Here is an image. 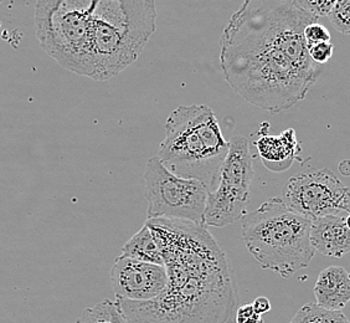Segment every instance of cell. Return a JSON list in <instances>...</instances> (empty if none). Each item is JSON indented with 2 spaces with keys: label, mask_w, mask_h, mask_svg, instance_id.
Segmentation results:
<instances>
[{
  "label": "cell",
  "mask_w": 350,
  "mask_h": 323,
  "mask_svg": "<svg viewBox=\"0 0 350 323\" xmlns=\"http://www.w3.org/2000/svg\"><path fill=\"white\" fill-rule=\"evenodd\" d=\"M317 21L297 0H247L220 39V68L245 101L280 114L304 100L319 76L304 29Z\"/></svg>",
  "instance_id": "1"
},
{
  "label": "cell",
  "mask_w": 350,
  "mask_h": 323,
  "mask_svg": "<svg viewBox=\"0 0 350 323\" xmlns=\"http://www.w3.org/2000/svg\"><path fill=\"white\" fill-rule=\"evenodd\" d=\"M162 251L168 283L150 301L116 298L129 323H235L237 294L225 253L194 222H146Z\"/></svg>",
  "instance_id": "2"
},
{
  "label": "cell",
  "mask_w": 350,
  "mask_h": 323,
  "mask_svg": "<svg viewBox=\"0 0 350 323\" xmlns=\"http://www.w3.org/2000/svg\"><path fill=\"white\" fill-rule=\"evenodd\" d=\"M165 137L158 158L173 175L202 182L209 193L217 187L229 142L213 108L206 105L179 106L165 122Z\"/></svg>",
  "instance_id": "3"
},
{
  "label": "cell",
  "mask_w": 350,
  "mask_h": 323,
  "mask_svg": "<svg viewBox=\"0 0 350 323\" xmlns=\"http://www.w3.org/2000/svg\"><path fill=\"white\" fill-rule=\"evenodd\" d=\"M155 29L153 0H96L92 12L94 80H109L131 66Z\"/></svg>",
  "instance_id": "4"
},
{
  "label": "cell",
  "mask_w": 350,
  "mask_h": 323,
  "mask_svg": "<svg viewBox=\"0 0 350 323\" xmlns=\"http://www.w3.org/2000/svg\"><path fill=\"white\" fill-rule=\"evenodd\" d=\"M312 220L288 208L282 198H271L243 218L241 233L250 254L262 269L290 279L310 265Z\"/></svg>",
  "instance_id": "5"
},
{
  "label": "cell",
  "mask_w": 350,
  "mask_h": 323,
  "mask_svg": "<svg viewBox=\"0 0 350 323\" xmlns=\"http://www.w3.org/2000/svg\"><path fill=\"white\" fill-rule=\"evenodd\" d=\"M96 0H39L35 35L61 68L94 80L92 12Z\"/></svg>",
  "instance_id": "6"
},
{
  "label": "cell",
  "mask_w": 350,
  "mask_h": 323,
  "mask_svg": "<svg viewBox=\"0 0 350 323\" xmlns=\"http://www.w3.org/2000/svg\"><path fill=\"white\" fill-rule=\"evenodd\" d=\"M148 220L174 219L205 225L209 190L196 179L173 175L158 155L150 157L144 172Z\"/></svg>",
  "instance_id": "7"
},
{
  "label": "cell",
  "mask_w": 350,
  "mask_h": 323,
  "mask_svg": "<svg viewBox=\"0 0 350 323\" xmlns=\"http://www.w3.org/2000/svg\"><path fill=\"white\" fill-rule=\"evenodd\" d=\"M254 163L247 138L235 135L229 142V152L222 163L217 187L210 193L205 225L222 228L243 220L247 214Z\"/></svg>",
  "instance_id": "8"
},
{
  "label": "cell",
  "mask_w": 350,
  "mask_h": 323,
  "mask_svg": "<svg viewBox=\"0 0 350 323\" xmlns=\"http://www.w3.org/2000/svg\"><path fill=\"white\" fill-rule=\"evenodd\" d=\"M282 199L288 208L310 220L350 214V188L328 168L307 169L291 177Z\"/></svg>",
  "instance_id": "9"
},
{
  "label": "cell",
  "mask_w": 350,
  "mask_h": 323,
  "mask_svg": "<svg viewBox=\"0 0 350 323\" xmlns=\"http://www.w3.org/2000/svg\"><path fill=\"white\" fill-rule=\"evenodd\" d=\"M109 277L116 298L137 302L159 296L168 283L165 266L142 263L122 255L116 257Z\"/></svg>",
  "instance_id": "10"
},
{
  "label": "cell",
  "mask_w": 350,
  "mask_h": 323,
  "mask_svg": "<svg viewBox=\"0 0 350 323\" xmlns=\"http://www.w3.org/2000/svg\"><path fill=\"white\" fill-rule=\"evenodd\" d=\"M310 244L317 253L340 259L350 253V230L345 216H327L312 220Z\"/></svg>",
  "instance_id": "11"
},
{
  "label": "cell",
  "mask_w": 350,
  "mask_h": 323,
  "mask_svg": "<svg viewBox=\"0 0 350 323\" xmlns=\"http://www.w3.org/2000/svg\"><path fill=\"white\" fill-rule=\"evenodd\" d=\"M257 153L266 168L282 173L290 168L299 152L296 131L288 128L281 135H271L265 131L256 141Z\"/></svg>",
  "instance_id": "12"
},
{
  "label": "cell",
  "mask_w": 350,
  "mask_h": 323,
  "mask_svg": "<svg viewBox=\"0 0 350 323\" xmlns=\"http://www.w3.org/2000/svg\"><path fill=\"white\" fill-rule=\"evenodd\" d=\"M317 305L325 310L342 311L350 302V272L342 266L324 269L314 285Z\"/></svg>",
  "instance_id": "13"
},
{
  "label": "cell",
  "mask_w": 350,
  "mask_h": 323,
  "mask_svg": "<svg viewBox=\"0 0 350 323\" xmlns=\"http://www.w3.org/2000/svg\"><path fill=\"white\" fill-rule=\"evenodd\" d=\"M122 256L135 259L142 263L164 266L161 248L147 224H144L142 229L123 245Z\"/></svg>",
  "instance_id": "14"
},
{
  "label": "cell",
  "mask_w": 350,
  "mask_h": 323,
  "mask_svg": "<svg viewBox=\"0 0 350 323\" xmlns=\"http://www.w3.org/2000/svg\"><path fill=\"white\" fill-rule=\"evenodd\" d=\"M76 323H129L117 301L105 298L94 307L82 311Z\"/></svg>",
  "instance_id": "15"
},
{
  "label": "cell",
  "mask_w": 350,
  "mask_h": 323,
  "mask_svg": "<svg viewBox=\"0 0 350 323\" xmlns=\"http://www.w3.org/2000/svg\"><path fill=\"white\" fill-rule=\"evenodd\" d=\"M290 323H350L342 311L325 310L317 303L302 306Z\"/></svg>",
  "instance_id": "16"
},
{
  "label": "cell",
  "mask_w": 350,
  "mask_h": 323,
  "mask_svg": "<svg viewBox=\"0 0 350 323\" xmlns=\"http://www.w3.org/2000/svg\"><path fill=\"white\" fill-rule=\"evenodd\" d=\"M330 24L342 33L350 34V0H338L329 14Z\"/></svg>",
  "instance_id": "17"
},
{
  "label": "cell",
  "mask_w": 350,
  "mask_h": 323,
  "mask_svg": "<svg viewBox=\"0 0 350 323\" xmlns=\"http://www.w3.org/2000/svg\"><path fill=\"white\" fill-rule=\"evenodd\" d=\"M304 40L307 42L308 49L321 42H330L329 30L317 21L310 23L304 29Z\"/></svg>",
  "instance_id": "18"
},
{
  "label": "cell",
  "mask_w": 350,
  "mask_h": 323,
  "mask_svg": "<svg viewBox=\"0 0 350 323\" xmlns=\"http://www.w3.org/2000/svg\"><path fill=\"white\" fill-rule=\"evenodd\" d=\"M298 5L304 8L306 12L312 14L314 18H322V16H329L332 9L334 7L336 1L332 0H297Z\"/></svg>",
  "instance_id": "19"
},
{
  "label": "cell",
  "mask_w": 350,
  "mask_h": 323,
  "mask_svg": "<svg viewBox=\"0 0 350 323\" xmlns=\"http://www.w3.org/2000/svg\"><path fill=\"white\" fill-rule=\"evenodd\" d=\"M310 59L317 65H323L330 60L334 53V47L332 42H321L308 49Z\"/></svg>",
  "instance_id": "20"
},
{
  "label": "cell",
  "mask_w": 350,
  "mask_h": 323,
  "mask_svg": "<svg viewBox=\"0 0 350 323\" xmlns=\"http://www.w3.org/2000/svg\"><path fill=\"white\" fill-rule=\"evenodd\" d=\"M262 316L258 315L252 303L243 305L236 311L235 323H262Z\"/></svg>",
  "instance_id": "21"
},
{
  "label": "cell",
  "mask_w": 350,
  "mask_h": 323,
  "mask_svg": "<svg viewBox=\"0 0 350 323\" xmlns=\"http://www.w3.org/2000/svg\"><path fill=\"white\" fill-rule=\"evenodd\" d=\"M252 306H254V309H255L257 313L261 315V316L271 311V302H269V300L267 297H257L256 300L252 303Z\"/></svg>",
  "instance_id": "22"
},
{
  "label": "cell",
  "mask_w": 350,
  "mask_h": 323,
  "mask_svg": "<svg viewBox=\"0 0 350 323\" xmlns=\"http://www.w3.org/2000/svg\"><path fill=\"white\" fill-rule=\"evenodd\" d=\"M345 225H347V227H348V229L350 230V214L345 216Z\"/></svg>",
  "instance_id": "23"
},
{
  "label": "cell",
  "mask_w": 350,
  "mask_h": 323,
  "mask_svg": "<svg viewBox=\"0 0 350 323\" xmlns=\"http://www.w3.org/2000/svg\"><path fill=\"white\" fill-rule=\"evenodd\" d=\"M0 4H1V3H0Z\"/></svg>",
  "instance_id": "24"
}]
</instances>
